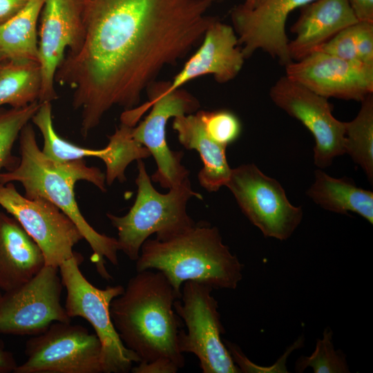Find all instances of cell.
<instances>
[{
  "mask_svg": "<svg viewBox=\"0 0 373 373\" xmlns=\"http://www.w3.org/2000/svg\"><path fill=\"white\" fill-rule=\"evenodd\" d=\"M358 21L373 22V0H347Z\"/></svg>",
  "mask_w": 373,
  "mask_h": 373,
  "instance_id": "32",
  "label": "cell"
},
{
  "mask_svg": "<svg viewBox=\"0 0 373 373\" xmlns=\"http://www.w3.org/2000/svg\"><path fill=\"white\" fill-rule=\"evenodd\" d=\"M215 0H77L82 35L55 82L73 91L86 138L113 106H137L165 66L201 41Z\"/></svg>",
  "mask_w": 373,
  "mask_h": 373,
  "instance_id": "1",
  "label": "cell"
},
{
  "mask_svg": "<svg viewBox=\"0 0 373 373\" xmlns=\"http://www.w3.org/2000/svg\"><path fill=\"white\" fill-rule=\"evenodd\" d=\"M2 294H2V293L1 292V291H0V300H1V299Z\"/></svg>",
  "mask_w": 373,
  "mask_h": 373,
  "instance_id": "36",
  "label": "cell"
},
{
  "mask_svg": "<svg viewBox=\"0 0 373 373\" xmlns=\"http://www.w3.org/2000/svg\"><path fill=\"white\" fill-rule=\"evenodd\" d=\"M300 8L290 28L296 37L288 48L293 61L317 50L343 29L358 21L347 0H314Z\"/></svg>",
  "mask_w": 373,
  "mask_h": 373,
  "instance_id": "18",
  "label": "cell"
},
{
  "mask_svg": "<svg viewBox=\"0 0 373 373\" xmlns=\"http://www.w3.org/2000/svg\"><path fill=\"white\" fill-rule=\"evenodd\" d=\"M272 102L300 121L313 135L314 164L325 168L333 159L345 153V122L335 118L328 99L287 76L271 87Z\"/></svg>",
  "mask_w": 373,
  "mask_h": 373,
  "instance_id": "13",
  "label": "cell"
},
{
  "mask_svg": "<svg viewBox=\"0 0 373 373\" xmlns=\"http://www.w3.org/2000/svg\"><path fill=\"white\" fill-rule=\"evenodd\" d=\"M198 49L173 81L164 83L171 92L201 76L211 75L219 83L233 79L241 70L245 56L233 28L216 19L207 29Z\"/></svg>",
  "mask_w": 373,
  "mask_h": 373,
  "instance_id": "17",
  "label": "cell"
},
{
  "mask_svg": "<svg viewBox=\"0 0 373 373\" xmlns=\"http://www.w3.org/2000/svg\"><path fill=\"white\" fill-rule=\"evenodd\" d=\"M82 255L75 251L73 257L62 262L59 271L66 289L64 307L68 315L82 317L93 326L102 345L101 363L103 373H127L137 356L122 343L111 318L110 305L124 287L118 285L98 288L91 284L80 270Z\"/></svg>",
  "mask_w": 373,
  "mask_h": 373,
  "instance_id": "7",
  "label": "cell"
},
{
  "mask_svg": "<svg viewBox=\"0 0 373 373\" xmlns=\"http://www.w3.org/2000/svg\"><path fill=\"white\" fill-rule=\"evenodd\" d=\"M0 206L14 217L39 247L46 265L59 267L73 256L84 239L73 220L48 200L26 198L12 182L0 183Z\"/></svg>",
  "mask_w": 373,
  "mask_h": 373,
  "instance_id": "12",
  "label": "cell"
},
{
  "mask_svg": "<svg viewBox=\"0 0 373 373\" xmlns=\"http://www.w3.org/2000/svg\"><path fill=\"white\" fill-rule=\"evenodd\" d=\"M314 0H262L253 8L242 3L230 12L233 28L245 59L262 50L287 66L291 60L286 34L289 14Z\"/></svg>",
  "mask_w": 373,
  "mask_h": 373,
  "instance_id": "15",
  "label": "cell"
},
{
  "mask_svg": "<svg viewBox=\"0 0 373 373\" xmlns=\"http://www.w3.org/2000/svg\"><path fill=\"white\" fill-rule=\"evenodd\" d=\"M59 267L45 265L30 280L2 294L0 334L35 336L54 322L71 321L61 303Z\"/></svg>",
  "mask_w": 373,
  "mask_h": 373,
  "instance_id": "11",
  "label": "cell"
},
{
  "mask_svg": "<svg viewBox=\"0 0 373 373\" xmlns=\"http://www.w3.org/2000/svg\"><path fill=\"white\" fill-rule=\"evenodd\" d=\"M175 292L160 271L146 269L130 278L110 305L113 324L124 346L140 362L170 359L180 368L185 361L178 346L180 322Z\"/></svg>",
  "mask_w": 373,
  "mask_h": 373,
  "instance_id": "3",
  "label": "cell"
},
{
  "mask_svg": "<svg viewBox=\"0 0 373 373\" xmlns=\"http://www.w3.org/2000/svg\"><path fill=\"white\" fill-rule=\"evenodd\" d=\"M288 78L325 97L362 102L373 93V66L314 51L285 66Z\"/></svg>",
  "mask_w": 373,
  "mask_h": 373,
  "instance_id": "14",
  "label": "cell"
},
{
  "mask_svg": "<svg viewBox=\"0 0 373 373\" xmlns=\"http://www.w3.org/2000/svg\"><path fill=\"white\" fill-rule=\"evenodd\" d=\"M38 40L41 86L39 103L57 99L55 88L57 70L65 52L79 43L82 24L77 0H45Z\"/></svg>",
  "mask_w": 373,
  "mask_h": 373,
  "instance_id": "16",
  "label": "cell"
},
{
  "mask_svg": "<svg viewBox=\"0 0 373 373\" xmlns=\"http://www.w3.org/2000/svg\"><path fill=\"white\" fill-rule=\"evenodd\" d=\"M307 194L326 210L343 214L354 212L373 224V193L356 186L352 181L316 170Z\"/></svg>",
  "mask_w": 373,
  "mask_h": 373,
  "instance_id": "22",
  "label": "cell"
},
{
  "mask_svg": "<svg viewBox=\"0 0 373 373\" xmlns=\"http://www.w3.org/2000/svg\"><path fill=\"white\" fill-rule=\"evenodd\" d=\"M19 138V162L11 170L0 173V183L18 182L26 198L41 197L59 207L76 224L90 245L93 251L90 260L97 273L104 279H112L105 260L118 265L117 239L99 233L86 221L75 195V184L80 180L87 181L105 192V173L97 167L87 166L84 159L55 162L46 158L39 147L30 122L22 128Z\"/></svg>",
  "mask_w": 373,
  "mask_h": 373,
  "instance_id": "2",
  "label": "cell"
},
{
  "mask_svg": "<svg viewBox=\"0 0 373 373\" xmlns=\"http://www.w3.org/2000/svg\"><path fill=\"white\" fill-rule=\"evenodd\" d=\"M354 27L358 59L373 66V22L358 21Z\"/></svg>",
  "mask_w": 373,
  "mask_h": 373,
  "instance_id": "30",
  "label": "cell"
},
{
  "mask_svg": "<svg viewBox=\"0 0 373 373\" xmlns=\"http://www.w3.org/2000/svg\"><path fill=\"white\" fill-rule=\"evenodd\" d=\"M345 153L359 164L369 180L373 179V95L361 102L356 117L345 122Z\"/></svg>",
  "mask_w": 373,
  "mask_h": 373,
  "instance_id": "25",
  "label": "cell"
},
{
  "mask_svg": "<svg viewBox=\"0 0 373 373\" xmlns=\"http://www.w3.org/2000/svg\"><path fill=\"white\" fill-rule=\"evenodd\" d=\"M173 128L183 146L200 154L203 163L198 175L200 185L209 192L225 186L231 171L226 157L227 147L209 137L198 113L174 117Z\"/></svg>",
  "mask_w": 373,
  "mask_h": 373,
  "instance_id": "20",
  "label": "cell"
},
{
  "mask_svg": "<svg viewBox=\"0 0 373 373\" xmlns=\"http://www.w3.org/2000/svg\"><path fill=\"white\" fill-rule=\"evenodd\" d=\"M1 65H2V64H0V67H1Z\"/></svg>",
  "mask_w": 373,
  "mask_h": 373,
  "instance_id": "37",
  "label": "cell"
},
{
  "mask_svg": "<svg viewBox=\"0 0 373 373\" xmlns=\"http://www.w3.org/2000/svg\"><path fill=\"white\" fill-rule=\"evenodd\" d=\"M46 265L41 250L20 223L0 211V289H15Z\"/></svg>",
  "mask_w": 373,
  "mask_h": 373,
  "instance_id": "19",
  "label": "cell"
},
{
  "mask_svg": "<svg viewBox=\"0 0 373 373\" xmlns=\"http://www.w3.org/2000/svg\"><path fill=\"white\" fill-rule=\"evenodd\" d=\"M45 0H29L15 15L0 23V64L39 63L37 21Z\"/></svg>",
  "mask_w": 373,
  "mask_h": 373,
  "instance_id": "21",
  "label": "cell"
},
{
  "mask_svg": "<svg viewBox=\"0 0 373 373\" xmlns=\"http://www.w3.org/2000/svg\"><path fill=\"white\" fill-rule=\"evenodd\" d=\"M213 289L193 280L183 283L181 300L176 299L173 304L186 327V332H179V350L195 355L203 373H240L221 338L224 329Z\"/></svg>",
  "mask_w": 373,
  "mask_h": 373,
  "instance_id": "8",
  "label": "cell"
},
{
  "mask_svg": "<svg viewBox=\"0 0 373 373\" xmlns=\"http://www.w3.org/2000/svg\"><path fill=\"white\" fill-rule=\"evenodd\" d=\"M354 24L338 32L316 51H321L345 60L361 62L356 50Z\"/></svg>",
  "mask_w": 373,
  "mask_h": 373,
  "instance_id": "29",
  "label": "cell"
},
{
  "mask_svg": "<svg viewBox=\"0 0 373 373\" xmlns=\"http://www.w3.org/2000/svg\"><path fill=\"white\" fill-rule=\"evenodd\" d=\"M262 0H245L242 3L245 6L248 8H253L258 5Z\"/></svg>",
  "mask_w": 373,
  "mask_h": 373,
  "instance_id": "35",
  "label": "cell"
},
{
  "mask_svg": "<svg viewBox=\"0 0 373 373\" xmlns=\"http://www.w3.org/2000/svg\"><path fill=\"white\" fill-rule=\"evenodd\" d=\"M307 367H312L314 373L350 372L345 355L334 348L333 332L329 327L324 329L323 338L317 339L312 354L298 358L295 365L296 372H302Z\"/></svg>",
  "mask_w": 373,
  "mask_h": 373,
  "instance_id": "27",
  "label": "cell"
},
{
  "mask_svg": "<svg viewBox=\"0 0 373 373\" xmlns=\"http://www.w3.org/2000/svg\"><path fill=\"white\" fill-rule=\"evenodd\" d=\"M204 129L216 143L227 147L240 137L242 126L238 117L228 110L197 111Z\"/></svg>",
  "mask_w": 373,
  "mask_h": 373,
  "instance_id": "28",
  "label": "cell"
},
{
  "mask_svg": "<svg viewBox=\"0 0 373 373\" xmlns=\"http://www.w3.org/2000/svg\"><path fill=\"white\" fill-rule=\"evenodd\" d=\"M29 0H0V23L18 13Z\"/></svg>",
  "mask_w": 373,
  "mask_h": 373,
  "instance_id": "33",
  "label": "cell"
},
{
  "mask_svg": "<svg viewBox=\"0 0 373 373\" xmlns=\"http://www.w3.org/2000/svg\"><path fill=\"white\" fill-rule=\"evenodd\" d=\"M31 121L43 136L44 146L41 151L48 160L64 162L86 157H96L100 158L106 166L110 164L112 151L108 145L102 149L84 148L61 138L56 133L52 122V102L41 103Z\"/></svg>",
  "mask_w": 373,
  "mask_h": 373,
  "instance_id": "24",
  "label": "cell"
},
{
  "mask_svg": "<svg viewBox=\"0 0 373 373\" xmlns=\"http://www.w3.org/2000/svg\"><path fill=\"white\" fill-rule=\"evenodd\" d=\"M180 367L168 358H160L149 362H139L136 366H133L131 372L133 373H175Z\"/></svg>",
  "mask_w": 373,
  "mask_h": 373,
  "instance_id": "31",
  "label": "cell"
},
{
  "mask_svg": "<svg viewBox=\"0 0 373 373\" xmlns=\"http://www.w3.org/2000/svg\"><path fill=\"white\" fill-rule=\"evenodd\" d=\"M225 186L245 216L265 237L287 240L303 219L301 207L292 205L280 183L255 164L231 169Z\"/></svg>",
  "mask_w": 373,
  "mask_h": 373,
  "instance_id": "10",
  "label": "cell"
},
{
  "mask_svg": "<svg viewBox=\"0 0 373 373\" xmlns=\"http://www.w3.org/2000/svg\"><path fill=\"white\" fill-rule=\"evenodd\" d=\"M17 363L12 352L5 350L0 340V373H10L15 371Z\"/></svg>",
  "mask_w": 373,
  "mask_h": 373,
  "instance_id": "34",
  "label": "cell"
},
{
  "mask_svg": "<svg viewBox=\"0 0 373 373\" xmlns=\"http://www.w3.org/2000/svg\"><path fill=\"white\" fill-rule=\"evenodd\" d=\"M164 83L146 89L149 101L122 113L121 122L133 127V136L153 155L157 170L151 178L162 188L171 189L189 178L188 170L182 164V151L170 149L166 139V126L171 117L191 114L200 107L198 99L181 88L164 91Z\"/></svg>",
  "mask_w": 373,
  "mask_h": 373,
  "instance_id": "6",
  "label": "cell"
},
{
  "mask_svg": "<svg viewBox=\"0 0 373 373\" xmlns=\"http://www.w3.org/2000/svg\"><path fill=\"white\" fill-rule=\"evenodd\" d=\"M135 262L137 272H162L178 299L187 280L235 289L242 278L243 265L223 243L218 229L204 222L164 238L146 239Z\"/></svg>",
  "mask_w": 373,
  "mask_h": 373,
  "instance_id": "4",
  "label": "cell"
},
{
  "mask_svg": "<svg viewBox=\"0 0 373 373\" xmlns=\"http://www.w3.org/2000/svg\"><path fill=\"white\" fill-rule=\"evenodd\" d=\"M41 86L38 62H8L0 67V106L21 108L39 102Z\"/></svg>",
  "mask_w": 373,
  "mask_h": 373,
  "instance_id": "23",
  "label": "cell"
},
{
  "mask_svg": "<svg viewBox=\"0 0 373 373\" xmlns=\"http://www.w3.org/2000/svg\"><path fill=\"white\" fill-rule=\"evenodd\" d=\"M26 361L15 373H103L95 334L70 322H54L26 343Z\"/></svg>",
  "mask_w": 373,
  "mask_h": 373,
  "instance_id": "9",
  "label": "cell"
},
{
  "mask_svg": "<svg viewBox=\"0 0 373 373\" xmlns=\"http://www.w3.org/2000/svg\"><path fill=\"white\" fill-rule=\"evenodd\" d=\"M40 104L36 102L21 108L0 109V173L3 169L9 171L18 164L19 159L12 153L13 146Z\"/></svg>",
  "mask_w": 373,
  "mask_h": 373,
  "instance_id": "26",
  "label": "cell"
},
{
  "mask_svg": "<svg viewBox=\"0 0 373 373\" xmlns=\"http://www.w3.org/2000/svg\"><path fill=\"white\" fill-rule=\"evenodd\" d=\"M137 161V191L133 206L123 216L106 213L117 231L119 251L132 261L137 260L142 244L152 234L161 239L194 225L186 212L187 202L193 197L202 200L192 189L189 178L169 189L167 193H160L153 186L142 160Z\"/></svg>",
  "mask_w": 373,
  "mask_h": 373,
  "instance_id": "5",
  "label": "cell"
}]
</instances>
